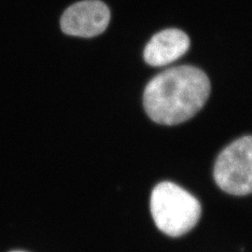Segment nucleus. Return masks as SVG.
I'll return each mask as SVG.
<instances>
[{
    "label": "nucleus",
    "instance_id": "2",
    "mask_svg": "<svg viewBox=\"0 0 252 252\" xmlns=\"http://www.w3.org/2000/svg\"><path fill=\"white\" fill-rule=\"evenodd\" d=\"M151 211L161 232L179 237L197 224L202 209L198 200L187 190L173 182L164 181L153 189Z\"/></svg>",
    "mask_w": 252,
    "mask_h": 252
},
{
    "label": "nucleus",
    "instance_id": "4",
    "mask_svg": "<svg viewBox=\"0 0 252 252\" xmlns=\"http://www.w3.org/2000/svg\"><path fill=\"white\" fill-rule=\"evenodd\" d=\"M110 21L108 6L100 0L75 3L63 12L60 26L64 34L80 37H94L102 34Z\"/></svg>",
    "mask_w": 252,
    "mask_h": 252
},
{
    "label": "nucleus",
    "instance_id": "5",
    "mask_svg": "<svg viewBox=\"0 0 252 252\" xmlns=\"http://www.w3.org/2000/svg\"><path fill=\"white\" fill-rule=\"evenodd\" d=\"M189 48V36L183 31L165 29L154 35L146 46L145 61L153 66H163L183 56Z\"/></svg>",
    "mask_w": 252,
    "mask_h": 252
},
{
    "label": "nucleus",
    "instance_id": "6",
    "mask_svg": "<svg viewBox=\"0 0 252 252\" xmlns=\"http://www.w3.org/2000/svg\"></svg>",
    "mask_w": 252,
    "mask_h": 252
},
{
    "label": "nucleus",
    "instance_id": "1",
    "mask_svg": "<svg viewBox=\"0 0 252 252\" xmlns=\"http://www.w3.org/2000/svg\"><path fill=\"white\" fill-rule=\"evenodd\" d=\"M210 94V81L197 67L181 65L158 74L146 86L144 108L153 122L175 126L193 117Z\"/></svg>",
    "mask_w": 252,
    "mask_h": 252
},
{
    "label": "nucleus",
    "instance_id": "3",
    "mask_svg": "<svg viewBox=\"0 0 252 252\" xmlns=\"http://www.w3.org/2000/svg\"><path fill=\"white\" fill-rule=\"evenodd\" d=\"M214 179L227 193H252V135L235 140L221 152L215 162Z\"/></svg>",
    "mask_w": 252,
    "mask_h": 252
}]
</instances>
